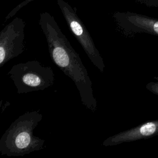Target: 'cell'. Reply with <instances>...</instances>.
Masks as SVG:
<instances>
[{
    "mask_svg": "<svg viewBox=\"0 0 158 158\" xmlns=\"http://www.w3.org/2000/svg\"><path fill=\"white\" fill-rule=\"evenodd\" d=\"M157 135H158V120H151L108 137L102 142V145L112 146L139 139H148Z\"/></svg>",
    "mask_w": 158,
    "mask_h": 158,
    "instance_id": "cell-5",
    "label": "cell"
},
{
    "mask_svg": "<svg viewBox=\"0 0 158 158\" xmlns=\"http://www.w3.org/2000/svg\"><path fill=\"white\" fill-rule=\"evenodd\" d=\"M43 30L51 60L73 81L83 105L92 112L96 111L97 102L92 82L79 54L57 27L47 25Z\"/></svg>",
    "mask_w": 158,
    "mask_h": 158,
    "instance_id": "cell-1",
    "label": "cell"
},
{
    "mask_svg": "<svg viewBox=\"0 0 158 158\" xmlns=\"http://www.w3.org/2000/svg\"><path fill=\"white\" fill-rule=\"evenodd\" d=\"M127 30L132 33H146L158 36V19L141 15L127 18Z\"/></svg>",
    "mask_w": 158,
    "mask_h": 158,
    "instance_id": "cell-6",
    "label": "cell"
},
{
    "mask_svg": "<svg viewBox=\"0 0 158 158\" xmlns=\"http://www.w3.org/2000/svg\"><path fill=\"white\" fill-rule=\"evenodd\" d=\"M24 34L20 27L9 26L0 35V68L25 51Z\"/></svg>",
    "mask_w": 158,
    "mask_h": 158,
    "instance_id": "cell-4",
    "label": "cell"
},
{
    "mask_svg": "<svg viewBox=\"0 0 158 158\" xmlns=\"http://www.w3.org/2000/svg\"><path fill=\"white\" fill-rule=\"evenodd\" d=\"M7 75L14 82L18 94L44 90L51 86L55 80L52 68L36 60L14 65Z\"/></svg>",
    "mask_w": 158,
    "mask_h": 158,
    "instance_id": "cell-3",
    "label": "cell"
},
{
    "mask_svg": "<svg viewBox=\"0 0 158 158\" xmlns=\"http://www.w3.org/2000/svg\"><path fill=\"white\" fill-rule=\"evenodd\" d=\"M154 79L156 80V81L149 82L146 85V88L151 91V93L158 96V77H154Z\"/></svg>",
    "mask_w": 158,
    "mask_h": 158,
    "instance_id": "cell-7",
    "label": "cell"
},
{
    "mask_svg": "<svg viewBox=\"0 0 158 158\" xmlns=\"http://www.w3.org/2000/svg\"><path fill=\"white\" fill-rule=\"evenodd\" d=\"M148 6L158 8V0H142Z\"/></svg>",
    "mask_w": 158,
    "mask_h": 158,
    "instance_id": "cell-8",
    "label": "cell"
},
{
    "mask_svg": "<svg viewBox=\"0 0 158 158\" xmlns=\"http://www.w3.org/2000/svg\"><path fill=\"white\" fill-rule=\"evenodd\" d=\"M42 118L38 110L26 112L17 118L0 139L1 154L19 157L43 149L45 140L33 132Z\"/></svg>",
    "mask_w": 158,
    "mask_h": 158,
    "instance_id": "cell-2",
    "label": "cell"
}]
</instances>
